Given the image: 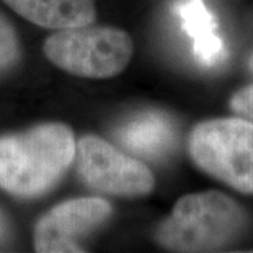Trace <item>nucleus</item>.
<instances>
[{"label":"nucleus","instance_id":"nucleus-9","mask_svg":"<svg viewBox=\"0 0 253 253\" xmlns=\"http://www.w3.org/2000/svg\"><path fill=\"white\" fill-rule=\"evenodd\" d=\"M176 13L184 31L193 40V51L203 66H215L226 56L225 44L218 36L214 14L207 9L204 0H179Z\"/></svg>","mask_w":253,"mask_h":253},{"label":"nucleus","instance_id":"nucleus-6","mask_svg":"<svg viewBox=\"0 0 253 253\" xmlns=\"http://www.w3.org/2000/svg\"><path fill=\"white\" fill-rule=\"evenodd\" d=\"M111 214V206L99 197L63 201L37 222L36 251L41 253L83 252L82 239L104 225Z\"/></svg>","mask_w":253,"mask_h":253},{"label":"nucleus","instance_id":"nucleus-1","mask_svg":"<svg viewBox=\"0 0 253 253\" xmlns=\"http://www.w3.org/2000/svg\"><path fill=\"white\" fill-rule=\"evenodd\" d=\"M76 144L72 129L46 123L0 138V187L33 199L54 187L72 165Z\"/></svg>","mask_w":253,"mask_h":253},{"label":"nucleus","instance_id":"nucleus-11","mask_svg":"<svg viewBox=\"0 0 253 253\" xmlns=\"http://www.w3.org/2000/svg\"><path fill=\"white\" fill-rule=\"evenodd\" d=\"M229 106L239 117L253 121V84L245 86L232 96Z\"/></svg>","mask_w":253,"mask_h":253},{"label":"nucleus","instance_id":"nucleus-4","mask_svg":"<svg viewBox=\"0 0 253 253\" xmlns=\"http://www.w3.org/2000/svg\"><path fill=\"white\" fill-rule=\"evenodd\" d=\"M44 52L65 72L89 79H107L126 69L134 52V44L123 30L89 24L59 30L48 37Z\"/></svg>","mask_w":253,"mask_h":253},{"label":"nucleus","instance_id":"nucleus-12","mask_svg":"<svg viewBox=\"0 0 253 253\" xmlns=\"http://www.w3.org/2000/svg\"><path fill=\"white\" fill-rule=\"evenodd\" d=\"M4 234V218L0 214V238Z\"/></svg>","mask_w":253,"mask_h":253},{"label":"nucleus","instance_id":"nucleus-2","mask_svg":"<svg viewBox=\"0 0 253 253\" xmlns=\"http://www.w3.org/2000/svg\"><path fill=\"white\" fill-rule=\"evenodd\" d=\"M246 212L215 190L181 197L156 231L158 244L174 252H214L236 242L246 228Z\"/></svg>","mask_w":253,"mask_h":253},{"label":"nucleus","instance_id":"nucleus-7","mask_svg":"<svg viewBox=\"0 0 253 253\" xmlns=\"http://www.w3.org/2000/svg\"><path fill=\"white\" fill-rule=\"evenodd\" d=\"M116 139L138 158L158 161L172 152L177 144V126L172 116L159 110L136 113L118 126Z\"/></svg>","mask_w":253,"mask_h":253},{"label":"nucleus","instance_id":"nucleus-3","mask_svg":"<svg viewBox=\"0 0 253 253\" xmlns=\"http://www.w3.org/2000/svg\"><path fill=\"white\" fill-rule=\"evenodd\" d=\"M189 154L203 172L245 194H253V121L214 118L193 128Z\"/></svg>","mask_w":253,"mask_h":253},{"label":"nucleus","instance_id":"nucleus-13","mask_svg":"<svg viewBox=\"0 0 253 253\" xmlns=\"http://www.w3.org/2000/svg\"><path fill=\"white\" fill-rule=\"evenodd\" d=\"M249 66H251V69L253 71V55L251 56V61H249Z\"/></svg>","mask_w":253,"mask_h":253},{"label":"nucleus","instance_id":"nucleus-10","mask_svg":"<svg viewBox=\"0 0 253 253\" xmlns=\"http://www.w3.org/2000/svg\"><path fill=\"white\" fill-rule=\"evenodd\" d=\"M20 55V44L14 27L0 13V71L11 66Z\"/></svg>","mask_w":253,"mask_h":253},{"label":"nucleus","instance_id":"nucleus-8","mask_svg":"<svg viewBox=\"0 0 253 253\" xmlns=\"http://www.w3.org/2000/svg\"><path fill=\"white\" fill-rule=\"evenodd\" d=\"M30 23L51 30L89 26L96 20V0H3Z\"/></svg>","mask_w":253,"mask_h":253},{"label":"nucleus","instance_id":"nucleus-5","mask_svg":"<svg viewBox=\"0 0 253 253\" xmlns=\"http://www.w3.org/2000/svg\"><path fill=\"white\" fill-rule=\"evenodd\" d=\"M78 172L89 187L111 196L141 197L155 187L148 166L99 136H83L75 152Z\"/></svg>","mask_w":253,"mask_h":253}]
</instances>
